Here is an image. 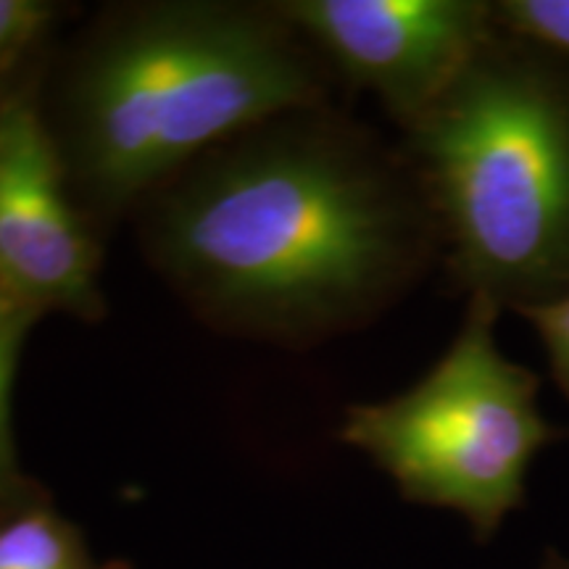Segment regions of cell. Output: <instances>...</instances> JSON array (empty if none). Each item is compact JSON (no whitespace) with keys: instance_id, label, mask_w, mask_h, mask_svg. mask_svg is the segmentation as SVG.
I'll return each instance as SVG.
<instances>
[{"instance_id":"obj_9","label":"cell","mask_w":569,"mask_h":569,"mask_svg":"<svg viewBox=\"0 0 569 569\" xmlns=\"http://www.w3.org/2000/svg\"><path fill=\"white\" fill-rule=\"evenodd\" d=\"M53 21V6L40 0H0V77L42 40Z\"/></svg>"},{"instance_id":"obj_14","label":"cell","mask_w":569,"mask_h":569,"mask_svg":"<svg viewBox=\"0 0 569 569\" xmlns=\"http://www.w3.org/2000/svg\"><path fill=\"white\" fill-rule=\"evenodd\" d=\"M21 503V501H19ZM9 507H13V503H0V511H3V509H9Z\"/></svg>"},{"instance_id":"obj_8","label":"cell","mask_w":569,"mask_h":569,"mask_svg":"<svg viewBox=\"0 0 569 569\" xmlns=\"http://www.w3.org/2000/svg\"><path fill=\"white\" fill-rule=\"evenodd\" d=\"M38 315L13 301L0 290V503H19L32 498V490L24 486L17 469V451H13V425H11V398L13 377H17V359L27 327Z\"/></svg>"},{"instance_id":"obj_6","label":"cell","mask_w":569,"mask_h":569,"mask_svg":"<svg viewBox=\"0 0 569 569\" xmlns=\"http://www.w3.org/2000/svg\"><path fill=\"white\" fill-rule=\"evenodd\" d=\"M280 17L411 124L482 59L488 9L469 0H288Z\"/></svg>"},{"instance_id":"obj_7","label":"cell","mask_w":569,"mask_h":569,"mask_svg":"<svg viewBox=\"0 0 569 569\" xmlns=\"http://www.w3.org/2000/svg\"><path fill=\"white\" fill-rule=\"evenodd\" d=\"M0 569H98L82 532L40 498L0 511Z\"/></svg>"},{"instance_id":"obj_3","label":"cell","mask_w":569,"mask_h":569,"mask_svg":"<svg viewBox=\"0 0 569 569\" xmlns=\"http://www.w3.org/2000/svg\"><path fill=\"white\" fill-rule=\"evenodd\" d=\"M415 142L478 293L569 272V111L543 82L480 59L417 119Z\"/></svg>"},{"instance_id":"obj_10","label":"cell","mask_w":569,"mask_h":569,"mask_svg":"<svg viewBox=\"0 0 569 569\" xmlns=\"http://www.w3.org/2000/svg\"><path fill=\"white\" fill-rule=\"evenodd\" d=\"M501 17L515 32L569 56V0H509Z\"/></svg>"},{"instance_id":"obj_11","label":"cell","mask_w":569,"mask_h":569,"mask_svg":"<svg viewBox=\"0 0 569 569\" xmlns=\"http://www.w3.org/2000/svg\"><path fill=\"white\" fill-rule=\"evenodd\" d=\"M522 315L530 319L538 336L549 348L553 372L569 393V293L551 301L522 306Z\"/></svg>"},{"instance_id":"obj_1","label":"cell","mask_w":569,"mask_h":569,"mask_svg":"<svg viewBox=\"0 0 569 569\" xmlns=\"http://www.w3.org/2000/svg\"><path fill=\"white\" fill-rule=\"evenodd\" d=\"M296 113L182 169L151 196L146 222L148 251L190 303L269 338L343 322L401 259V219L380 177Z\"/></svg>"},{"instance_id":"obj_5","label":"cell","mask_w":569,"mask_h":569,"mask_svg":"<svg viewBox=\"0 0 569 569\" xmlns=\"http://www.w3.org/2000/svg\"><path fill=\"white\" fill-rule=\"evenodd\" d=\"M98 267L51 124L32 96L0 98V290L34 315L92 319L103 309Z\"/></svg>"},{"instance_id":"obj_12","label":"cell","mask_w":569,"mask_h":569,"mask_svg":"<svg viewBox=\"0 0 569 569\" xmlns=\"http://www.w3.org/2000/svg\"><path fill=\"white\" fill-rule=\"evenodd\" d=\"M546 569H569V559H551Z\"/></svg>"},{"instance_id":"obj_13","label":"cell","mask_w":569,"mask_h":569,"mask_svg":"<svg viewBox=\"0 0 569 569\" xmlns=\"http://www.w3.org/2000/svg\"><path fill=\"white\" fill-rule=\"evenodd\" d=\"M98 569H130V565H124V561H111V565L98 567Z\"/></svg>"},{"instance_id":"obj_4","label":"cell","mask_w":569,"mask_h":569,"mask_svg":"<svg viewBox=\"0 0 569 569\" xmlns=\"http://www.w3.org/2000/svg\"><path fill=\"white\" fill-rule=\"evenodd\" d=\"M493 325L496 301L475 293L459 336L417 386L351 407L340 427L409 501L457 511L480 538L522 503L551 432L538 380L498 351Z\"/></svg>"},{"instance_id":"obj_2","label":"cell","mask_w":569,"mask_h":569,"mask_svg":"<svg viewBox=\"0 0 569 569\" xmlns=\"http://www.w3.org/2000/svg\"><path fill=\"white\" fill-rule=\"evenodd\" d=\"M293 32L274 6L111 11L71 59L51 127L71 193L117 213L227 140L311 109L319 82Z\"/></svg>"}]
</instances>
